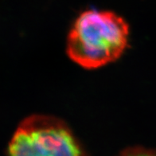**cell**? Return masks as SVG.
<instances>
[{
    "instance_id": "1",
    "label": "cell",
    "mask_w": 156,
    "mask_h": 156,
    "mask_svg": "<svg viewBox=\"0 0 156 156\" xmlns=\"http://www.w3.org/2000/svg\"><path fill=\"white\" fill-rule=\"evenodd\" d=\"M129 35L126 20L115 12L87 10L76 18L70 29L66 53L82 68H101L123 55Z\"/></svg>"
},
{
    "instance_id": "2",
    "label": "cell",
    "mask_w": 156,
    "mask_h": 156,
    "mask_svg": "<svg viewBox=\"0 0 156 156\" xmlns=\"http://www.w3.org/2000/svg\"><path fill=\"white\" fill-rule=\"evenodd\" d=\"M7 156H84L70 127L57 117L32 115L21 121L7 147Z\"/></svg>"
},
{
    "instance_id": "3",
    "label": "cell",
    "mask_w": 156,
    "mask_h": 156,
    "mask_svg": "<svg viewBox=\"0 0 156 156\" xmlns=\"http://www.w3.org/2000/svg\"><path fill=\"white\" fill-rule=\"evenodd\" d=\"M119 156H156V151L142 147L128 148Z\"/></svg>"
}]
</instances>
